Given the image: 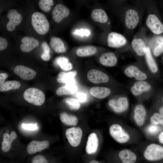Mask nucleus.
<instances>
[{
    "label": "nucleus",
    "instance_id": "obj_19",
    "mask_svg": "<svg viewBox=\"0 0 163 163\" xmlns=\"http://www.w3.org/2000/svg\"><path fill=\"white\" fill-rule=\"evenodd\" d=\"M146 115V110L143 105L139 104L135 107L134 111V119L137 125L141 126L143 125Z\"/></svg>",
    "mask_w": 163,
    "mask_h": 163
},
{
    "label": "nucleus",
    "instance_id": "obj_38",
    "mask_svg": "<svg viewBox=\"0 0 163 163\" xmlns=\"http://www.w3.org/2000/svg\"><path fill=\"white\" fill-rule=\"evenodd\" d=\"M67 104L69 107L73 110H78L80 107V105L78 100L73 98H67L63 101Z\"/></svg>",
    "mask_w": 163,
    "mask_h": 163
},
{
    "label": "nucleus",
    "instance_id": "obj_16",
    "mask_svg": "<svg viewBox=\"0 0 163 163\" xmlns=\"http://www.w3.org/2000/svg\"><path fill=\"white\" fill-rule=\"evenodd\" d=\"M49 145V142L47 140L42 141L33 140L28 145L27 151L29 154H33L47 148Z\"/></svg>",
    "mask_w": 163,
    "mask_h": 163
},
{
    "label": "nucleus",
    "instance_id": "obj_32",
    "mask_svg": "<svg viewBox=\"0 0 163 163\" xmlns=\"http://www.w3.org/2000/svg\"><path fill=\"white\" fill-rule=\"evenodd\" d=\"M21 84L18 81H7L0 84V91L1 92H5L11 90L17 89L19 88Z\"/></svg>",
    "mask_w": 163,
    "mask_h": 163
},
{
    "label": "nucleus",
    "instance_id": "obj_49",
    "mask_svg": "<svg viewBox=\"0 0 163 163\" xmlns=\"http://www.w3.org/2000/svg\"><path fill=\"white\" fill-rule=\"evenodd\" d=\"M88 163H99L98 161L95 160H93L90 161Z\"/></svg>",
    "mask_w": 163,
    "mask_h": 163
},
{
    "label": "nucleus",
    "instance_id": "obj_21",
    "mask_svg": "<svg viewBox=\"0 0 163 163\" xmlns=\"http://www.w3.org/2000/svg\"><path fill=\"white\" fill-rule=\"evenodd\" d=\"M117 61V59L115 54L110 52L103 53L99 58L100 63L103 66L107 67L114 66Z\"/></svg>",
    "mask_w": 163,
    "mask_h": 163
},
{
    "label": "nucleus",
    "instance_id": "obj_6",
    "mask_svg": "<svg viewBox=\"0 0 163 163\" xmlns=\"http://www.w3.org/2000/svg\"><path fill=\"white\" fill-rule=\"evenodd\" d=\"M148 27L154 34H159L163 32V25L158 17L154 14H150L146 21Z\"/></svg>",
    "mask_w": 163,
    "mask_h": 163
},
{
    "label": "nucleus",
    "instance_id": "obj_13",
    "mask_svg": "<svg viewBox=\"0 0 163 163\" xmlns=\"http://www.w3.org/2000/svg\"><path fill=\"white\" fill-rule=\"evenodd\" d=\"M139 17L136 11L133 9L127 10L126 13L125 24L127 27L130 29L135 28L137 25Z\"/></svg>",
    "mask_w": 163,
    "mask_h": 163
},
{
    "label": "nucleus",
    "instance_id": "obj_9",
    "mask_svg": "<svg viewBox=\"0 0 163 163\" xmlns=\"http://www.w3.org/2000/svg\"><path fill=\"white\" fill-rule=\"evenodd\" d=\"M87 77L90 82L94 84L106 83L109 80V77L106 74L96 69L89 71L87 73Z\"/></svg>",
    "mask_w": 163,
    "mask_h": 163
},
{
    "label": "nucleus",
    "instance_id": "obj_35",
    "mask_svg": "<svg viewBox=\"0 0 163 163\" xmlns=\"http://www.w3.org/2000/svg\"><path fill=\"white\" fill-rule=\"evenodd\" d=\"M157 45L153 50V54L155 56H158L163 52V37H158L156 39Z\"/></svg>",
    "mask_w": 163,
    "mask_h": 163
},
{
    "label": "nucleus",
    "instance_id": "obj_48",
    "mask_svg": "<svg viewBox=\"0 0 163 163\" xmlns=\"http://www.w3.org/2000/svg\"><path fill=\"white\" fill-rule=\"evenodd\" d=\"M161 104L158 108V112L163 116V95L161 97Z\"/></svg>",
    "mask_w": 163,
    "mask_h": 163
},
{
    "label": "nucleus",
    "instance_id": "obj_37",
    "mask_svg": "<svg viewBox=\"0 0 163 163\" xmlns=\"http://www.w3.org/2000/svg\"><path fill=\"white\" fill-rule=\"evenodd\" d=\"M40 8L45 12H48L51 10V6L54 4L52 0H40L38 3Z\"/></svg>",
    "mask_w": 163,
    "mask_h": 163
},
{
    "label": "nucleus",
    "instance_id": "obj_8",
    "mask_svg": "<svg viewBox=\"0 0 163 163\" xmlns=\"http://www.w3.org/2000/svg\"><path fill=\"white\" fill-rule=\"evenodd\" d=\"M108 105L115 112L120 113L128 109L129 103L126 97H121L116 99L110 100L108 102Z\"/></svg>",
    "mask_w": 163,
    "mask_h": 163
},
{
    "label": "nucleus",
    "instance_id": "obj_50",
    "mask_svg": "<svg viewBox=\"0 0 163 163\" xmlns=\"http://www.w3.org/2000/svg\"><path fill=\"white\" fill-rule=\"evenodd\" d=\"M162 62H163V56L162 57Z\"/></svg>",
    "mask_w": 163,
    "mask_h": 163
},
{
    "label": "nucleus",
    "instance_id": "obj_44",
    "mask_svg": "<svg viewBox=\"0 0 163 163\" xmlns=\"http://www.w3.org/2000/svg\"><path fill=\"white\" fill-rule=\"evenodd\" d=\"M42 47L44 51V53H50V48L49 46L46 42H43L42 43Z\"/></svg>",
    "mask_w": 163,
    "mask_h": 163
},
{
    "label": "nucleus",
    "instance_id": "obj_15",
    "mask_svg": "<svg viewBox=\"0 0 163 163\" xmlns=\"http://www.w3.org/2000/svg\"><path fill=\"white\" fill-rule=\"evenodd\" d=\"M125 75L129 78H134L138 81H144L147 78L146 74L136 66L131 65L126 67L124 70Z\"/></svg>",
    "mask_w": 163,
    "mask_h": 163
},
{
    "label": "nucleus",
    "instance_id": "obj_5",
    "mask_svg": "<svg viewBox=\"0 0 163 163\" xmlns=\"http://www.w3.org/2000/svg\"><path fill=\"white\" fill-rule=\"evenodd\" d=\"M66 135L70 145L76 147L78 146L81 142L82 131L80 127H72L66 130Z\"/></svg>",
    "mask_w": 163,
    "mask_h": 163
},
{
    "label": "nucleus",
    "instance_id": "obj_46",
    "mask_svg": "<svg viewBox=\"0 0 163 163\" xmlns=\"http://www.w3.org/2000/svg\"><path fill=\"white\" fill-rule=\"evenodd\" d=\"M8 75L6 73H1L0 74V84L4 82L5 79L8 77Z\"/></svg>",
    "mask_w": 163,
    "mask_h": 163
},
{
    "label": "nucleus",
    "instance_id": "obj_36",
    "mask_svg": "<svg viewBox=\"0 0 163 163\" xmlns=\"http://www.w3.org/2000/svg\"><path fill=\"white\" fill-rule=\"evenodd\" d=\"M162 130L163 128L161 126L152 124L148 126L146 129L147 133L150 135L157 136Z\"/></svg>",
    "mask_w": 163,
    "mask_h": 163
},
{
    "label": "nucleus",
    "instance_id": "obj_4",
    "mask_svg": "<svg viewBox=\"0 0 163 163\" xmlns=\"http://www.w3.org/2000/svg\"><path fill=\"white\" fill-rule=\"evenodd\" d=\"M109 133L112 137L120 143H124L128 142L130 137L129 134L120 125L114 124L110 126Z\"/></svg>",
    "mask_w": 163,
    "mask_h": 163
},
{
    "label": "nucleus",
    "instance_id": "obj_25",
    "mask_svg": "<svg viewBox=\"0 0 163 163\" xmlns=\"http://www.w3.org/2000/svg\"><path fill=\"white\" fill-rule=\"evenodd\" d=\"M132 46L138 56H142L145 55L146 47L144 41L142 39L136 38L133 39L132 42Z\"/></svg>",
    "mask_w": 163,
    "mask_h": 163
},
{
    "label": "nucleus",
    "instance_id": "obj_26",
    "mask_svg": "<svg viewBox=\"0 0 163 163\" xmlns=\"http://www.w3.org/2000/svg\"><path fill=\"white\" fill-rule=\"evenodd\" d=\"M78 90L77 86L74 83L67 84L59 88L56 91L58 96L70 95L75 93Z\"/></svg>",
    "mask_w": 163,
    "mask_h": 163
},
{
    "label": "nucleus",
    "instance_id": "obj_22",
    "mask_svg": "<svg viewBox=\"0 0 163 163\" xmlns=\"http://www.w3.org/2000/svg\"><path fill=\"white\" fill-rule=\"evenodd\" d=\"M17 137V135L14 131L10 134L5 133L3 135V140L2 144V150L4 152H7L11 148V144Z\"/></svg>",
    "mask_w": 163,
    "mask_h": 163
},
{
    "label": "nucleus",
    "instance_id": "obj_11",
    "mask_svg": "<svg viewBox=\"0 0 163 163\" xmlns=\"http://www.w3.org/2000/svg\"><path fill=\"white\" fill-rule=\"evenodd\" d=\"M13 71L21 78L25 80H30L34 79L37 73L33 69L22 65L16 66Z\"/></svg>",
    "mask_w": 163,
    "mask_h": 163
},
{
    "label": "nucleus",
    "instance_id": "obj_31",
    "mask_svg": "<svg viewBox=\"0 0 163 163\" xmlns=\"http://www.w3.org/2000/svg\"><path fill=\"white\" fill-rule=\"evenodd\" d=\"M60 119L65 124L70 126H75L77 125L78 120L76 117L63 112L60 114Z\"/></svg>",
    "mask_w": 163,
    "mask_h": 163
},
{
    "label": "nucleus",
    "instance_id": "obj_2",
    "mask_svg": "<svg viewBox=\"0 0 163 163\" xmlns=\"http://www.w3.org/2000/svg\"><path fill=\"white\" fill-rule=\"evenodd\" d=\"M31 24L34 30L40 34H44L49 30V22L45 15L40 12H35L32 14Z\"/></svg>",
    "mask_w": 163,
    "mask_h": 163
},
{
    "label": "nucleus",
    "instance_id": "obj_23",
    "mask_svg": "<svg viewBox=\"0 0 163 163\" xmlns=\"http://www.w3.org/2000/svg\"><path fill=\"white\" fill-rule=\"evenodd\" d=\"M91 94L98 99L104 98L108 96L110 93V89L104 87H94L89 90Z\"/></svg>",
    "mask_w": 163,
    "mask_h": 163
},
{
    "label": "nucleus",
    "instance_id": "obj_39",
    "mask_svg": "<svg viewBox=\"0 0 163 163\" xmlns=\"http://www.w3.org/2000/svg\"><path fill=\"white\" fill-rule=\"evenodd\" d=\"M31 163H49L46 158L41 155L35 156L32 159Z\"/></svg>",
    "mask_w": 163,
    "mask_h": 163
},
{
    "label": "nucleus",
    "instance_id": "obj_24",
    "mask_svg": "<svg viewBox=\"0 0 163 163\" xmlns=\"http://www.w3.org/2000/svg\"><path fill=\"white\" fill-rule=\"evenodd\" d=\"M76 71H70L67 72H61L58 75L57 78V82L59 83L67 84L74 83L75 81L74 77L76 75Z\"/></svg>",
    "mask_w": 163,
    "mask_h": 163
},
{
    "label": "nucleus",
    "instance_id": "obj_12",
    "mask_svg": "<svg viewBox=\"0 0 163 163\" xmlns=\"http://www.w3.org/2000/svg\"><path fill=\"white\" fill-rule=\"evenodd\" d=\"M69 14V10L66 7L62 4H59L54 8L52 16L54 21L59 23L64 18L67 17Z\"/></svg>",
    "mask_w": 163,
    "mask_h": 163
},
{
    "label": "nucleus",
    "instance_id": "obj_18",
    "mask_svg": "<svg viewBox=\"0 0 163 163\" xmlns=\"http://www.w3.org/2000/svg\"><path fill=\"white\" fill-rule=\"evenodd\" d=\"M151 86L150 84L144 81L136 82L130 88V91L134 95L138 96L142 93L150 90Z\"/></svg>",
    "mask_w": 163,
    "mask_h": 163
},
{
    "label": "nucleus",
    "instance_id": "obj_14",
    "mask_svg": "<svg viewBox=\"0 0 163 163\" xmlns=\"http://www.w3.org/2000/svg\"><path fill=\"white\" fill-rule=\"evenodd\" d=\"M22 43L20 45V49L24 52H30L34 48L37 47L39 42L35 38L31 37H25L21 40Z\"/></svg>",
    "mask_w": 163,
    "mask_h": 163
},
{
    "label": "nucleus",
    "instance_id": "obj_47",
    "mask_svg": "<svg viewBox=\"0 0 163 163\" xmlns=\"http://www.w3.org/2000/svg\"><path fill=\"white\" fill-rule=\"evenodd\" d=\"M41 58L44 61H47L49 60L50 58V53L44 52L42 54Z\"/></svg>",
    "mask_w": 163,
    "mask_h": 163
},
{
    "label": "nucleus",
    "instance_id": "obj_3",
    "mask_svg": "<svg viewBox=\"0 0 163 163\" xmlns=\"http://www.w3.org/2000/svg\"><path fill=\"white\" fill-rule=\"evenodd\" d=\"M23 97L28 102L36 106L42 105L45 101V96L41 90L35 88L27 89L24 92Z\"/></svg>",
    "mask_w": 163,
    "mask_h": 163
},
{
    "label": "nucleus",
    "instance_id": "obj_40",
    "mask_svg": "<svg viewBox=\"0 0 163 163\" xmlns=\"http://www.w3.org/2000/svg\"><path fill=\"white\" fill-rule=\"evenodd\" d=\"M74 34L81 36H88L90 34L89 30L88 29H81L80 30H76L74 32Z\"/></svg>",
    "mask_w": 163,
    "mask_h": 163
},
{
    "label": "nucleus",
    "instance_id": "obj_41",
    "mask_svg": "<svg viewBox=\"0 0 163 163\" xmlns=\"http://www.w3.org/2000/svg\"><path fill=\"white\" fill-rule=\"evenodd\" d=\"M22 126L24 129L27 130H34L37 129L36 125L32 124H23Z\"/></svg>",
    "mask_w": 163,
    "mask_h": 163
},
{
    "label": "nucleus",
    "instance_id": "obj_30",
    "mask_svg": "<svg viewBox=\"0 0 163 163\" xmlns=\"http://www.w3.org/2000/svg\"><path fill=\"white\" fill-rule=\"evenodd\" d=\"M145 55L146 62L151 72L154 74L157 73L158 68L157 64L151 54L149 48L148 47H146Z\"/></svg>",
    "mask_w": 163,
    "mask_h": 163
},
{
    "label": "nucleus",
    "instance_id": "obj_17",
    "mask_svg": "<svg viewBox=\"0 0 163 163\" xmlns=\"http://www.w3.org/2000/svg\"><path fill=\"white\" fill-rule=\"evenodd\" d=\"M118 157L121 163H136L137 160V156L136 153L128 149L120 151Z\"/></svg>",
    "mask_w": 163,
    "mask_h": 163
},
{
    "label": "nucleus",
    "instance_id": "obj_27",
    "mask_svg": "<svg viewBox=\"0 0 163 163\" xmlns=\"http://www.w3.org/2000/svg\"><path fill=\"white\" fill-rule=\"evenodd\" d=\"M91 16L95 21L105 23L108 20V17L105 12L101 9H95L92 11Z\"/></svg>",
    "mask_w": 163,
    "mask_h": 163
},
{
    "label": "nucleus",
    "instance_id": "obj_43",
    "mask_svg": "<svg viewBox=\"0 0 163 163\" xmlns=\"http://www.w3.org/2000/svg\"><path fill=\"white\" fill-rule=\"evenodd\" d=\"M76 97L78 101L80 102H84L86 99V95L85 93L79 92L76 94Z\"/></svg>",
    "mask_w": 163,
    "mask_h": 163
},
{
    "label": "nucleus",
    "instance_id": "obj_45",
    "mask_svg": "<svg viewBox=\"0 0 163 163\" xmlns=\"http://www.w3.org/2000/svg\"><path fill=\"white\" fill-rule=\"evenodd\" d=\"M157 139L160 144L163 145V130L158 134Z\"/></svg>",
    "mask_w": 163,
    "mask_h": 163
},
{
    "label": "nucleus",
    "instance_id": "obj_10",
    "mask_svg": "<svg viewBox=\"0 0 163 163\" xmlns=\"http://www.w3.org/2000/svg\"><path fill=\"white\" fill-rule=\"evenodd\" d=\"M7 17L9 21L6 24L7 30L12 31L15 29V27L18 25L21 22L22 17V15L18 12L15 9H11L8 12Z\"/></svg>",
    "mask_w": 163,
    "mask_h": 163
},
{
    "label": "nucleus",
    "instance_id": "obj_33",
    "mask_svg": "<svg viewBox=\"0 0 163 163\" xmlns=\"http://www.w3.org/2000/svg\"><path fill=\"white\" fill-rule=\"evenodd\" d=\"M56 62L61 68L64 71H69L72 68V64L65 57H58L56 59Z\"/></svg>",
    "mask_w": 163,
    "mask_h": 163
},
{
    "label": "nucleus",
    "instance_id": "obj_7",
    "mask_svg": "<svg viewBox=\"0 0 163 163\" xmlns=\"http://www.w3.org/2000/svg\"><path fill=\"white\" fill-rule=\"evenodd\" d=\"M109 47L117 48L124 45L126 42L125 37L122 35L115 32L110 33L107 37Z\"/></svg>",
    "mask_w": 163,
    "mask_h": 163
},
{
    "label": "nucleus",
    "instance_id": "obj_42",
    "mask_svg": "<svg viewBox=\"0 0 163 163\" xmlns=\"http://www.w3.org/2000/svg\"><path fill=\"white\" fill-rule=\"evenodd\" d=\"M8 45L7 40L5 38L0 37V50L1 51L5 49Z\"/></svg>",
    "mask_w": 163,
    "mask_h": 163
},
{
    "label": "nucleus",
    "instance_id": "obj_20",
    "mask_svg": "<svg viewBox=\"0 0 163 163\" xmlns=\"http://www.w3.org/2000/svg\"><path fill=\"white\" fill-rule=\"evenodd\" d=\"M99 140L97 136L94 133H92L88 137L86 146V151L89 154L95 153L98 149Z\"/></svg>",
    "mask_w": 163,
    "mask_h": 163
},
{
    "label": "nucleus",
    "instance_id": "obj_28",
    "mask_svg": "<svg viewBox=\"0 0 163 163\" xmlns=\"http://www.w3.org/2000/svg\"><path fill=\"white\" fill-rule=\"evenodd\" d=\"M50 44L51 48L56 52L63 53L66 51V49L63 42L59 37H52L50 40Z\"/></svg>",
    "mask_w": 163,
    "mask_h": 163
},
{
    "label": "nucleus",
    "instance_id": "obj_1",
    "mask_svg": "<svg viewBox=\"0 0 163 163\" xmlns=\"http://www.w3.org/2000/svg\"><path fill=\"white\" fill-rule=\"evenodd\" d=\"M144 159L151 162L163 160V145L160 144L152 143L147 146L143 153Z\"/></svg>",
    "mask_w": 163,
    "mask_h": 163
},
{
    "label": "nucleus",
    "instance_id": "obj_29",
    "mask_svg": "<svg viewBox=\"0 0 163 163\" xmlns=\"http://www.w3.org/2000/svg\"><path fill=\"white\" fill-rule=\"evenodd\" d=\"M97 48L93 46H86L79 47L76 50L77 55L84 57L94 55L97 52Z\"/></svg>",
    "mask_w": 163,
    "mask_h": 163
},
{
    "label": "nucleus",
    "instance_id": "obj_34",
    "mask_svg": "<svg viewBox=\"0 0 163 163\" xmlns=\"http://www.w3.org/2000/svg\"><path fill=\"white\" fill-rule=\"evenodd\" d=\"M151 124L159 125L163 128V116L158 112L153 113L150 119Z\"/></svg>",
    "mask_w": 163,
    "mask_h": 163
}]
</instances>
